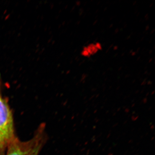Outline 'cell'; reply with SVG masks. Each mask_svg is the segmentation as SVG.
I'll use <instances>...</instances> for the list:
<instances>
[{
	"instance_id": "obj_1",
	"label": "cell",
	"mask_w": 155,
	"mask_h": 155,
	"mask_svg": "<svg viewBox=\"0 0 155 155\" xmlns=\"http://www.w3.org/2000/svg\"><path fill=\"white\" fill-rule=\"evenodd\" d=\"M44 124H41L29 140L22 141L16 136L9 143L4 155H38L46 141Z\"/></svg>"
},
{
	"instance_id": "obj_2",
	"label": "cell",
	"mask_w": 155,
	"mask_h": 155,
	"mask_svg": "<svg viewBox=\"0 0 155 155\" xmlns=\"http://www.w3.org/2000/svg\"><path fill=\"white\" fill-rule=\"evenodd\" d=\"M16 137L12 111L0 93V155H5L7 147Z\"/></svg>"
},
{
	"instance_id": "obj_3",
	"label": "cell",
	"mask_w": 155,
	"mask_h": 155,
	"mask_svg": "<svg viewBox=\"0 0 155 155\" xmlns=\"http://www.w3.org/2000/svg\"><path fill=\"white\" fill-rule=\"evenodd\" d=\"M102 48L101 44L99 42L91 43L82 48L81 53L83 57L90 58L101 51Z\"/></svg>"
}]
</instances>
